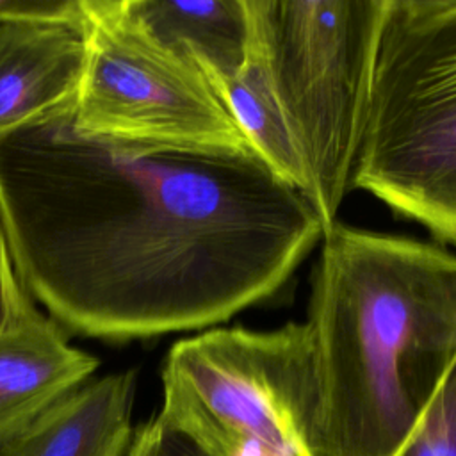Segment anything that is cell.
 Wrapping results in <instances>:
<instances>
[{"instance_id": "1", "label": "cell", "mask_w": 456, "mask_h": 456, "mask_svg": "<svg viewBox=\"0 0 456 456\" xmlns=\"http://www.w3.org/2000/svg\"><path fill=\"white\" fill-rule=\"evenodd\" d=\"M0 224L28 296L109 342L214 328L324 237L310 200L251 150L132 148L80 135L71 114L0 141Z\"/></svg>"}, {"instance_id": "2", "label": "cell", "mask_w": 456, "mask_h": 456, "mask_svg": "<svg viewBox=\"0 0 456 456\" xmlns=\"http://www.w3.org/2000/svg\"><path fill=\"white\" fill-rule=\"evenodd\" d=\"M319 383L314 456H390L456 360V253L331 224L306 321Z\"/></svg>"}, {"instance_id": "3", "label": "cell", "mask_w": 456, "mask_h": 456, "mask_svg": "<svg viewBox=\"0 0 456 456\" xmlns=\"http://www.w3.org/2000/svg\"><path fill=\"white\" fill-rule=\"evenodd\" d=\"M388 0H244L260 61L324 232L337 223L365 135Z\"/></svg>"}, {"instance_id": "4", "label": "cell", "mask_w": 456, "mask_h": 456, "mask_svg": "<svg viewBox=\"0 0 456 456\" xmlns=\"http://www.w3.org/2000/svg\"><path fill=\"white\" fill-rule=\"evenodd\" d=\"M351 185L456 244V0H388Z\"/></svg>"}, {"instance_id": "5", "label": "cell", "mask_w": 456, "mask_h": 456, "mask_svg": "<svg viewBox=\"0 0 456 456\" xmlns=\"http://www.w3.org/2000/svg\"><path fill=\"white\" fill-rule=\"evenodd\" d=\"M162 388L159 415L207 456H314L319 383L306 321L182 338L167 351Z\"/></svg>"}, {"instance_id": "6", "label": "cell", "mask_w": 456, "mask_h": 456, "mask_svg": "<svg viewBox=\"0 0 456 456\" xmlns=\"http://www.w3.org/2000/svg\"><path fill=\"white\" fill-rule=\"evenodd\" d=\"M82 2L89 50L71 114L80 135L142 150H251L203 73L153 36L126 0Z\"/></svg>"}, {"instance_id": "7", "label": "cell", "mask_w": 456, "mask_h": 456, "mask_svg": "<svg viewBox=\"0 0 456 456\" xmlns=\"http://www.w3.org/2000/svg\"><path fill=\"white\" fill-rule=\"evenodd\" d=\"M86 11L0 16V141L73 114L86 71Z\"/></svg>"}, {"instance_id": "8", "label": "cell", "mask_w": 456, "mask_h": 456, "mask_svg": "<svg viewBox=\"0 0 456 456\" xmlns=\"http://www.w3.org/2000/svg\"><path fill=\"white\" fill-rule=\"evenodd\" d=\"M98 365V358L68 344L62 328L20 285L0 333V445L77 390Z\"/></svg>"}, {"instance_id": "9", "label": "cell", "mask_w": 456, "mask_h": 456, "mask_svg": "<svg viewBox=\"0 0 456 456\" xmlns=\"http://www.w3.org/2000/svg\"><path fill=\"white\" fill-rule=\"evenodd\" d=\"M134 387V370L78 387L2 444L0 456H125Z\"/></svg>"}, {"instance_id": "10", "label": "cell", "mask_w": 456, "mask_h": 456, "mask_svg": "<svg viewBox=\"0 0 456 456\" xmlns=\"http://www.w3.org/2000/svg\"><path fill=\"white\" fill-rule=\"evenodd\" d=\"M132 14L162 43L216 82L235 75L248 59L249 25L244 0H126Z\"/></svg>"}, {"instance_id": "11", "label": "cell", "mask_w": 456, "mask_h": 456, "mask_svg": "<svg viewBox=\"0 0 456 456\" xmlns=\"http://www.w3.org/2000/svg\"><path fill=\"white\" fill-rule=\"evenodd\" d=\"M224 103L251 150L287 185L308 198V178L260 61L249 52L232 77L208 84Z\"/></svg>"}, {"instance_id": "12", "label": "cell", "mask_w": 456, "mask_h": 456, "mask_svg": "<svg viewBox=\"0 0 456 456\" xmlns=\"http://www.w3.org/2000/svg\"><path fill=\"white\" fill-rule=\"evenodd\" d=\"M390 456H456V360Z\"/></svg>"}, {"instance_id": "13", "label": "cell", "mask_w": 456, "mask_h": 456, "mask_svg": "<svg viewBox=\"0 0 456 456\" xmlns=\"http://www.w3.org/2000/svg\"><path fill=\"white\" fill-rule=\"evenodd\" d=\"M125 456H207L187 435L159 413L135 428Z\"/></svg>"}, {"instance_id": "14", "label": "cell", "mask_w": 456, "mask_h": 456, "mask_svg": "<svg viewBox=\"0 0 456 456\" xmlns=\"http://www.w3.org/2000/svg\"><path fill=\"white\" fill-rule=\"evenodd\" d=\"M20 285L21 283L16 276L11 251H9L2 224H0V333L9 321L12 301H14V296H16Z\"/></svg>"}]
</instances>
